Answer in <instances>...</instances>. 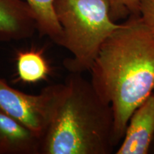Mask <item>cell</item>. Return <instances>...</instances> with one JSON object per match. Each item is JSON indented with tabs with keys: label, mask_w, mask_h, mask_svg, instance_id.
I'll use <instances>...</instances> for the list:
<instances>
[{
	"label": "cell",
	"mask_w": 154,
	"mask_h": 154,
	"mask_svg": "<svg viewBox=\"0 0 154 154\" xmlns=\"http://www.w3.org/2000/svg\"><path fill=\"white\" fill-rule=\"evenodd\" d=\"M89 72L97 94L113 110L116 147L133 113L154 92V34L140 14L106 38Z\"/></svg>",
	"instance_id": "1"
},
{
	"label": "cell",
	"mask_w": 154,
	"mask_h": 154,
	"mask_svg": "<svg viewBox=\"0 0 154 154\" xmlns=\"http://www.w3.org/2000/svg\"><path fill=\"white\" fill-rule=\"evenodd\" d=\"M113 113L82 74L59 84L51 119L42 136L41 154H109Z\"/></svg>",
	"instance_id": "2"
},
{
	"label": "cell",
	"mask_w": 154,
	"mask_h": 154,
	"mask_svg": "<svg viewBox=\"0 0 154 154\" xmlns=\"http://www.w3.org/2000/svg\"><path fill=\"white\" fill-rule=\"evenodd\" d=\"M62 28L60 47L72 54L63 61L69 73L89 72L102 44L119 27L110 16L108 0H54Z\"/></svg>",
	"instance_id": "3"
},
{
	"label": "cell",
	"mask_w": 154,
	"mask_h": 154,
	"mask_svg": "<svg viewBox=\"0 0 154 154\" xmlns=\"http://www.w3.org/2000/svg\"><path fill=\"white\" fill-rule=\"evenodd\" d=\"M59 88V84H53L34 95L11 87L0 77V111L42 136L52 114Z\"/></svg>",
	"instance_id": "4"
},
{
	"label": "cell",
	"mask_w": 154,
	"mask_h": 154,
	"mask_svg": "<svg viewBox=\"0 0 154 154\" xmlns=\"http://www.w3.org/2000/svg\"><path fill=\"white\" fill-rule=\"evenodd\" d=\"M154 140V94L135 110L116 154H147Z\"/></svg>",
	"instance_id": "5"
},
{
	"label": "cell",
	"mask_w": 154,
	"mask_h": 154,
	"mask_svg": "<svg viewBox=\"0 0 154 154\" xmlns=\"http://www.w3.org/2000/svg\"><path fill=\"white\" fill-rule=\"evenodd\" d=\"M36 32L35 16L25 0H0V42L26 39Z\"/></svg>",
	"instance_id": "6"
},
{
	"label": "cell",
	"mask_w": 154,
	"mask_h": 154,
	"mask_svg": "<svg viewBox=\"0 0 154 154\" xmlns=\"http://www.w3.org/2000/svg\"><path fill=\"white\" fill-rule=\"evenodd\" d=\"M42 136L0 111V154H41Z\"/></svg>",
	"instance_id": "7"
},
{
	"label": "cell",
	"mask_w": 154,
	"mask_h": 154,
	"mask_svg": "<svg viewBox=\"0 0 154 154\" xmlns=\"http://www.w3.org/2000/svg\"><path fill=\"white\" fill-rule=\"evenodd\" d=\"M35 16L37 32L40 36H48L60 46L62 28L58 21L54 10V0H25Z\"/></svg>",
	"instance_id": "8"
},
{
	"label": "cell",
	"mask_w": 154,
	"mask_h": 154,
	"mask_svg": "<svg viewBox=\"0 0 154 154\" xmlns=\"http://www.w3.org/2000/svg\"><path fill=\"white\" fill-rule=\"evenodd\" d=\"M17 69L19 79L28 84L45 79L49 73V65L42 53L34 49L18 53Z\"/></svg>",
	"instance_id": "9"
},
{
	"label": "cell",
	"mask_w": 154,
	"mask_h": 154,
	"mask_svg": "<svg viewBox=\"0 0 154 154\" xmlns=\"http://www.w3.org/2000/svg\"><path fill=\"white\" fill-rule=\"evenodd\" d=\"M108 2L110 16L114 22L140 14V0H108Z\"/></svg>",
	"instance_id": "10"
},
{
	"label": "cell",
	"mask_w": 154,
	"mask_h": 154,
	"mask_svg": "<svg viewBox=\"0 0 154 154\" xmlns=\"http://www.w3.org/2000/svg\"><path fill=\"white\" fill-rule=\"evenodd\" d=\"M140 15L154 34V0H140Z\"/></svg>",
	"instance_id": "11"
},
{
	"label": "cell",
	"mask_w": 154,
	"mask_h": 154,
	"mask_svg": "<svg viewBox=\"0 0 154 154\" xmlns=\"http://www.w3.org/2000/svg\"><path fill=\"white\" fill-rule=\"evenodd\" d=\"M153 94H154V92H153Z\"/></svg>",
	"instance_id": "12"
}]
</instances>
